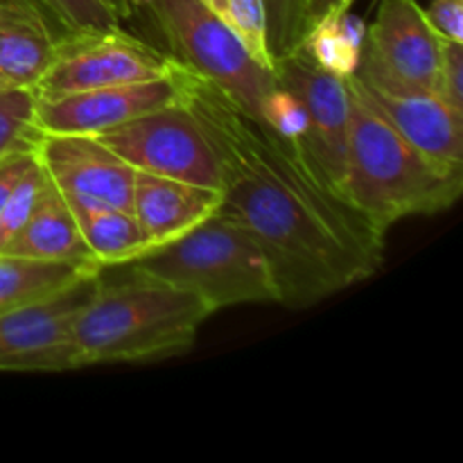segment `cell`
I'll use <instances>...</instances> for the list:
<instances>
[{"instance_id":"4","label":"cell","mask_w":463,"mask_h":463,"mask_svg":"<svg viewBox=\"0 0 463 463\" xmlns=\"http://www.w3.org/2000/svg\"><path fill=\"white\" fill-rule=\"evenodd\" d=\"M176 66L224 90L240 109L288 136L301 134V116L276 81L274 71L253 61L206 0H131Z\"/></svg>"},{"instance_id":"28","label":"cell","mask_w":463,"mask_h":463,"mask_svg":"<svg viewBox=\"0 0 463 463\" xmlns=\"http://www.w3.org/2000/svg\"><path fill=\"white\" fill-rule=\"evenodd\" d=\"M98 3L102 5L118 23L134 18V5H131V0H98Z\"/></svg>"},{"instance_id":"10","label":"cell","mask_w":463,"mask_h":463,"mask_svg":"<svg viewBox=\"0 0 463 463\" xmlns=\"http://www.w3.org/2000/svg\"><path fill=\"white\" fill-rule=\"evenodd\" d=\"M439 52L441 39L428 25L423 7L416 0H383L375 21L362 34L353 75L434 93Z\"/></svg>"},{"instance_id":"23","label":"cell","mask_w":463,"mask_h":463,"mask_svg":"<svg viewBox=\"0 0 463 463\" xmlns=\"http://www.w3.org/2000/svg\"><path fill=\"white\" fill-rule=\"evenodd\" d=\"M63 32L107 30L120 25L98 0H39Z\"/></svg>"},{"instance_id":"5","label":"cell","mask_w":463,"mask_h":463,"mask_svg":"<svg viewBox=\"0 0 463 463\" xmlns=\"http://www.w3.org/2000/svg\"><path fill=\"white\" fill-rule=\"evenodd\" d=\"M125 267L197 294L213 315L244 303H279L274 276L260 247L222 208L181 238Z\"/></svg>"},{"instance_id":"14","label":"cell","mask_w":463,"mask_h":463,"mask_svg":"<svg viewBox=\"0 0 463 463\" xmlns=\"http://www.w3.org/2000/svg\"><path fill=\"white\" fill-rule=\"evenodd\" d=\"M63 34L39 0H0V90H34Z\"/></svg>"},{"instance_id":"27","label":"cell","mask_w":463,"mask_h":463,"mask_svg":"<svg viewBox=\"0 0 463 463\" xmlns=\"http://www.w3.org/2000/svg\"><path fill=\"white\" fill-rule=\"evenodd\" d=\"M351 3L353 0H307V36L326 21L346 14Z\"/></svg>"},{"instance_id":"7","label":"cell","mask_w":463,"mask_h":463,"mask_svg":"<svg viewBox=\"0 0 463 463\" xmlns=\"http://www.w3.org/2000/svg\"><path fill=\"white\" fill-rule=\"evenodd\" d=\"M176 68L165 50L129 34L120 25L68 32L59 39L52 63L36 84L34 95L59 98L80 90L163 80Z\"/></svg>"},{"instance_id":"8","label":"cell","mask_w":463,"mask_h":463,"mask_svg":"<svg viewBox=\"0 0 463 463\" xmlns=\"http://www.w3.org/2000/svg\"><path fill=\"white\" fill-rule=\"evenodd\" d=\"M95 138L136 172L222 190V175L197 118L179 104L158 109Z\"/></svg>"},{"instance_id":"24","label":"cell","mask_w":463,"mask_h":463,"mask_svg":"<svg viewBox=\"0 0 463 463\" xmlns=\"http://www.w3.org/2000/svg\"><path fill=\"white\" fill-rule=\"evenodd\" d=\"M434 93L463 113V43L441 39V52H439L437 71V90Z\"/></svg>"},{"instance_id":"11","label":"cell","mask_w":463,"mask_h":463,"mask_svg":"<svg viewBox=\"0 0 463 463\" xmlns=\"http://www.w3.org/2000/svg\"><path fill=\"white\" fill-rule=\"evenodd\" d=\"M181 99V68H176L163 80L36 98L34 129L39 134L98 136L158 109L179 104Z\"/></svg>"},{"instance_id":"16","label":"cell","mask_w":463,"mask_h":463,"mask_svg":"<svg viewBox=\"0 0 463 463\" xmlns=\"http://www.w3.org/2000/svg\"><path fill=\"white\" fill-rule=\"evenodd\" d=\"M3 253L102 269L95 262V258L90 256L89 247L81 238L72 208L68 206L63 194L54 188L48 175H45L43 188L36 197L30 217H27L25 224L14 235V240Z\"/></svg>"},{"instance_id":"1","label":"cell","mask_w":463,"mask_h":463,"mask_svg":"<svg viewBox=\"0 0 463 463\" xmlns=\"http://www.w3.org/2000/svg\"><path fill=\"white\" fill-rule=\"evenodd\" d=\"M181 89L220 165V208L260 247L279 303L310 307L378 274L384 233L315 170L297 136L184 68Z\"/></svg>"},{"instance_id":"17","label":"cell","mask_w":463,"mask_h":463,"mask_svg":"<svg viewBox=\"0 0 463 463\" xmlns=\"http://www.w3.org/2000/svg\"><path fill=\"white\" fill-rule=\"evenodd\" d=\"M71 208L90 256L102 269L129 265L152 249L131 211L102 206V203H77Z\"/></svg>"},{"instance_id":"6","label":"cell","mask_w":463,"mask_h":463,"mask_svg":"<svg viewBox=\"0 0 463 463\" xmlns=\"http://www.w3.org/2000/svg\"><path fill=\"white\" fill-rule=\"evenodd\" d=\"M274 75L280 89L292 98L301 116L298 145L315 170L342 197L348 163V86L346 75L335 71L303 43L294 52L274 61Z\"/></svg>"},{"instance_id":"9","label":"cell","mask_w":463,"mask_h":463,"mask_svg":"<svg viewBox=\"0 0 463 463\" xmlns=\"http://www.w3.org/2000/svg\"><path fill=\"white\" fill-rule=\"evenodd\" d=\"M89 274L41 303L0 315V373H63L81 369L75 321L98 289Z\"/></svg>"},{"instance_id":"15","label":"cell","mask_w":463,"mask_h":463,"mask_svg":"<svg viewBox=\"0 0 463 463\" xmlns=\"http://www.w3.org/2000/svg\"><path fill=\"white\" fill-rule=\"evenodd\" d=\"M220 206L222 190L136 172L131 213L147 235L152 249L188 233Z\"/></svg>"},{"instance_id":"21","label":"cell","mask_w":463,"mask_h":463,"mask_svg":"<svg viewBox=\"0 0 463 463\" xmlns=\"http://www.w3.org/2000/svg\"><path fill=\"white\" fill-rule=\"evenodd\" d=\"M34 90H0V158L25 145H34Z\"/></svg>"},{"instance_id":"13","label":"cell","mask_w":463,"mask_h":463,"mask_svg":"<svg viewBox=\"0 0 463 463\" xmlns=\"http://www.w3.org/2000/svg\"><path fill=\"white\" fill-rule=\"evenodd\" d=\"M351 77L402 138L410 140L416 149H420L439 165L463 170L461 111L448 107L434 93L366 81L353 72Z\"/></svg>"},{"instance_id":"20","label":"cell","mask_w":463,"mask_h":463,"mask_svg":"<svg viewBox=\"0 0 463 463\" xmlns=\"http://www.w3.org/2000/svg\"><path fill=\"white\" fill-rule=\"evenodd\" d=\"M271 59L294 52L307 41V0H262Z\"/></svg>"},{"instance_id":"26","label":"cell","mask_w":463,"mask_h":463,"mask_svg":"<svg viewBox=\"0 0 463 463\" xmlns=\"http://www.w3.org/2000/svg\"><path fill=\"white\" fill-rule=\"evenodd\" d=\"M34 161H36L34 145L18 147L0 158V211H3V206L7 203V199H9V194L14 193V188L18 185V181L23 179V175L30 170V165Z\"/></svg>"},{"instance_id":"2","label":"cell","mask_w":463,"mask_h":463,"mask_svg":"<svg viewBox=\"0 0 463 463\" xmlns=\"http://www.w3.org/2000/svg\"><path fill=\"white\" fill-rule=\"evenodd\" d=\"M346 86L348 163L344 194L348 202L384 235L405 217L434 215L455 206L463 193V170L439 165L402 138L351 72Z\"/></svg>"},{"instance_id":"18","label":"cell","mask_w":463,"mask_h":463,"mask_svg":"<svg viewBox=\"0 0 463 463\" xmlns=\"http://www.w3.org/2000/svg\"><path fill=\"white\" fill-rule=\"evenodd\" d=\"M99 271L102 269H93V267L0 253V315L45 301L84 276L99 274Z\"/></svg>"},{"instance_id":"22","label":"cell","mask_w":463,"mask_h":463,"mask_svg":"<svg viewBox=\"0 0 463 463\" xmlns=\"http://www.w3.org/2000/svg\"><path fill=\"white\" fill-rule=\"evenodd\" d=\"M45 172L41 167L39 158L30 165V170L23 175V179L18 181V185L14 188V193L9 194L7 203L0 211V253L7 249V244L12 242L14 235L21 231V226L25 224L27 217H30L32 208H34L36 197H39L41 188H43Z\"/></svg>"},{"instance_id":"25","label":"cell","mask_w":463,"mask_h":463,"mask_svg":"<svg viewBox=\"0 0 463 463\" xmlns=\"http://www.w3.org/2000/svg\"><path fill=\"white\" fill-rule=\"evenodd\" d=\"M423 14L439 39L463 43V0H432Z\"/></svg>"},{"instance_id":"3","label":"cell","mask_w":463,"mask_h":463,"mask_svg":"<svg viewBox=\"0 0 463 463\" xmlns=\"http://www.w3.org/2000/svg\"><path fill=\"white\" fill-rule=\"evenodd\" d=\"M129 269V279H99L75 321L80 366L140 364L190 351L213 315L197 294Z\"/></svg>"},{"instance_id":"19","label":"cell","mask_w":463,"mask_h":463,"mask_svg":"<svg viewBox=\"0 0 463 463\" xmlns=\"http://www.w3.org/2000/svg\"><path fill=\"white\" fill-rule=\"evenodd\" d=\"M206 5L233 32L253 61L269 71L274 68L267 43V16L262 0H206Z\"/></svg>"},{"instance_id":"12","label":"cell","mask_w":463,"mask_h":463,"mask_svg":"<svg viewBox=\"0 0 463 463\" xmlns=\"http://www.w3.org/2000/svg\"><path fill=\"white\" fill-rule=\"evenodd\" d=\"M41 167L71 206L102 203L131 211L136 170L95 136L36 134Z\"/></svg>"}]
</instances>
